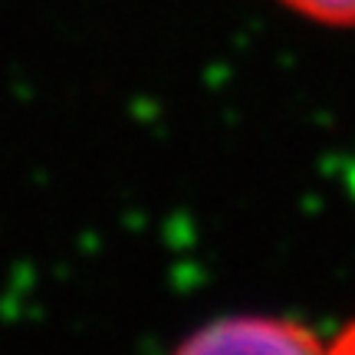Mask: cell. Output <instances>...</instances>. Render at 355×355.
Listing matches in <instances>:
<instances>
[{"label":"cell","instance_id":"obj_3","mask_svg":"<svg viewBox=\"0 0 355 355\" xmlns=\"http://www.w3.org/2000/svg\"><path fill=\"white\" fill-rule=\"evenodd\" d=\"M329 355H355V322H349V326L339 332V339H336V345L329 349Z\"/></svg>","mask_w":355,"mask_h":355},{"label":"cell","instance_id":"obj_2","mask_svg":"<svg viewBox=\"0 0 355 355\" xmlns=\"http://www.w3.org/2000/svg\"><path fill=\"white\" fill-rule=\"evenodd\" d=\"M306 20L329 26H355V0H279Z\"/></svg>","mask_w":355,"mask_h":355},{"label":"cell","instance_id":"obj_1","mask_svg":"<svg viewBox=\"0 0 355 355\" xmlns=\"http://www.w3.org/2000/svg\"><path fill=\"white\" fill-rule=\"evenodd\" d=\"M175 355H329L313 329L279 316H224L188 336Z\"/></svg>","mask_w":355,"mask_h":355}]
</instances>
